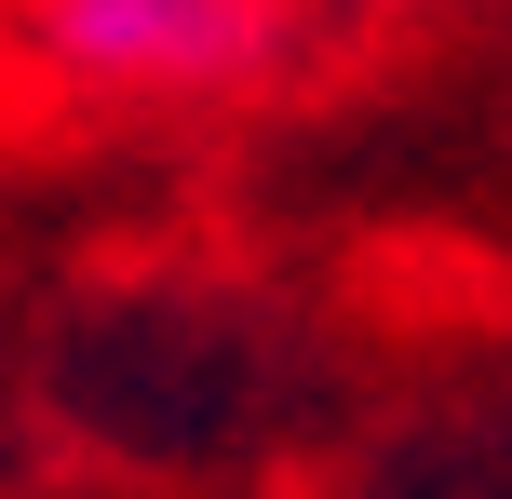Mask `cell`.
<instances>
[{"label": "cell", "instance_id": "cell-1", "mask_svg": "<svg viewBox=\"0 0 512 499\" xmlns=\"http://www.w3.org/2000/svg\"><path fill=\"white\" fill-rule=\"evenodd\" d=\"M27 41L95 95H203L270 54V0H27Z\"/></svg>", "mask_w": 512, "mask_h": 499}]
</instances>
